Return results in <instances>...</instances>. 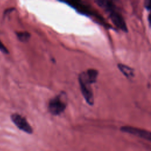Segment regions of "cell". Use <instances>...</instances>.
<instances>
[{
    "instance_id": "obj_1",
    "label": "cell",
    "mask_w": 151,
    "mask_h": 151,
    "mask_svg": "<svg viewBox=\"0 0 151 151\" xmlns=\"http://www.w3.org/2000/svg\"><path fill=\"white\" fill-rule=\"evenodd\" d=\"M99 5L108 13L111 21L117 28L123 31H127V27L123 17L117 11L112 1L101 0L100 1Z\"/></svg>"
},
{
    "instance_id": "obj_2",
    "label": "cell",
    "mask_w": 151,
    "mask_h": 151,
    "mask_svg": "<svg viewBox=\"0 0 151 151\" xmlns=\"http://www.w3.org/2000/svg\"><path fill=\"white\" fill-rule=\"evenodd\" d=\"M78 80L83 97L88 104L93 105L94 103V96L90 85L91 83L88 79L85 72L80 74Z\"/></svg>"
},
{
    "instance_id": "obj_3",
    "label": "cell",
    "mask_w": 151,
    "mask_h": 151,
    "mask_svg": "<svg viewBox=\"0 0 151 151\" xmlns=\"http://www.w3.org/2000/svg\"><path fill=\"white\" fill-rule=\"evenodd\" d=\"M67 106L65 94H60L50 100L48 104L49 111L53 115H59L63 113Z\"/></svg>"
},
{
    "instance_id": "obj_4",
    "label": "cell",
    "mask_w": 151,
    "mask_h": 151,
    "mask_svg": "<svg viewBox=\"0 0 151 151\" xmlns=\"http://www.w3.org/2000/svg\"><path fill=\"white\" fill-rule=\"evenodd\" d=\"M120 130L123 132L136 136L151 142V132L150 131L130 126H122Z\"/></svg>"
},
{
    "instance_id": "obj_5",
    "label": "cell",
    "mask_w": 151,
    "mask_h": 151,
    "mask_svg": "<svg viewBox=\"0 0 151 151\" xmlns=\"http://www.w3.org/2000/svg\"><path fill=\"white\" fill-rule=\"evenodd\" d=\"M11 118L12 122L19 129L28 134L32 133V129L25 117L19 114L15 113L11 115Z\"/></svg>"
},
{
    "instance_id": "obj_6",
    "label": "cell",
    "mask_w": 151,
    "mask_h": 151,
    "mask_svg": "<svg viewBox=\"0 0 151 151\" xmlns=\"http://www.w3.org/2000/svg\"><path fill=\"white\" fill-rule=\"evenodd\" d=\"M117 67L127 78H132L134 77V71L131 67L123 64H119Z\"/></svg>"
},
{
    "instance_id": "obj_7",
    "label": "cell",
    "mask_w": 151,
    "mask_h": 151,
    "mask_svg": "<svg viewBox=\"0 0 151 151\" xmlns=\"http://www.w3.org/2000/svg\"><path fill=\"white\" fill-rule=\"evenodd\" d=\"M85 73L91 83H93L96 81V79L98 75V71L97 70L94 69H89Z\"/></svg>"
},
{
    "instance_id": "obj_8",
    "label": "cell",
    "mask_w": 151,
    "mask_h": 151,
    "mask_svg": "<svg viewBox=\"0 0 151 151\" xmlns=\"http://www.w3.org/2000/svg\"><path fill=\"white\" fill-rule=\"evenodd\" d=\"M18 38L22 42H27L30 38V34L27 32H20L17 33Z\"/></svg>"
},
{
    "instance_id": "obj_9",
    "label": "cell",
    "mask_w": 151,
    "mask_h": 151,
    "mask_svg": "<svg viewBox=\"0 0 151 151\" xmlns=\"http://www.w3.org/2000/svg\"><path fill=\"white\" fill-rule=\"evenodd\" d=\"M0 51L4 54H8L9 52L8 49L5 47V46L2 43L1 41H0Z\"/></svg>"
},
{
    "instance_id": "obj_10",
    "label": "cell",
    "mask_w": 151,
    "mask_h": 151,
    "mask_svg": "<svg viewBox=\"0 0 151 151\" xmlns=\"http://www.w3.org/2000/svg\"><path fill=\"white\" fill-rule=\"evenodd\" d=\"M146 6L149 10L150 11V15H151V0L146 1Z\"/></svg>"
}]
</instances>
